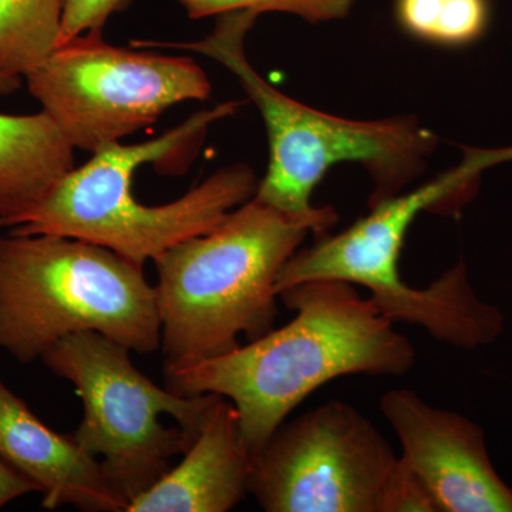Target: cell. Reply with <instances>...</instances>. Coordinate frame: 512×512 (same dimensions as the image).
Instances as JSON below:
<instances>
[{"label": "cell", "instance_id": "4fadbf2b", "mask_svg": "<svg viewBox=\"0 0 512 512\" xmlns=\"http://www.w3.org/2000/svg\"><path fill=\"white\" fill-rule=\"evenodd\" d=\"M74 168V147L45 111L0 113V228L35 208Z\"/></svg>", "mask_w": 512, "mask_h": 512}, {"label": "cell", "instance_id": "8fae6325", "mask_svg": "<svg viewBox=\"0 0 512 512\" xmlns=\"http://www.w3.org/2000/svg\"><path fill=\"white\" fill-rule=\"evenodd\" d=\"M0 460L39 488L47 510L72 505L87 512H127L128 501L114 490L99 458L37 419L2 382Z\"/></svg>", "mask_w": 512, "mask_h": 512}, {"label": "cell", "instance_id": "d6986e66", "mask_svg": "<svg viewBox=\"0 0 512 512\" xmlns=\"http://www.w3.org/2000/svg\"><path fill=\"white\" fill-rule=\"evenodd\" d=\"M30 493H39V488L29 478L0 460V508Z\"/></svg>", "mask_w": 512, "mask_h": 512}, {"label": "cell", "instance_id": "9a60e30c", "mask_svg": "<svg viewBox=\"0 0 512 512\" xmlns=\"http://www.w3.org/2000/svg\"><path fill=\"white\" fill-rule=\"evenodd\" d=\"M490 16L488 0H396L400 28L439 46L477 42L487 32Z\"/></svg>", "mask_w": 512, "mask_h": 512}, {"label": "cell", "instance_id": "ba28073f", "mask_svg": "<svg viewBox=\"0 0 512 512\" xmlns=\"http://www.w3.org/2000/svg\"><path fill=\"white\" fill-rule=\"evenodd\" d=\"M25 79L70 144L92 154L153 126L175 104L211 94L210 79L190 57L111 46L101 33L57 47Z\"/></svg>", "mask_w": 512, "mask_h": 512}, {"label": "cell", "instance_id": "ac0fdd59", "mask_svg": "<svg viewBox=\"0 0 512 512\" xmlns=\"http://www.w3.org/2000/svg\"><path fill=\"white\" fill-rule=\"evenodd\" d=\"M383 512H439L427 488L404 466L400 456L384 498Z\"/></svg>", "mask_w": 512, "mask_h": 512}, {"label": "cell", "instance_id": "277c9868", "mask_svg": "<svg viewBox=\"0 0 512 512\" xmlns=\"http://www.w3.org/2000/svg\"><path fill=\"white\" fill-rule=\"evenodd\" d=\"M241 104L231 101L198 111L147 143L100 148L92 160L64 175L35 208L10 222L9 234L83 239L141 268L185 239L205 234L229 211L254 198L258 180L251 167L221 168L183 197L157 207L134 198L133 175L141 165L160 163L190 146Z\"/></svg>", "mask_w": 512, "mask_h": 512}, {"label": "cell", "instance_id": "2e32d148", "mask_svg": "<svg viewBox=\"0 0 512 512\" xmlns=\"http://www.w3.org/2000/svg\"><path fill=\"white\" fill-rule=\"evenodd\" d=\"M183 6L188 18L220 16L235 10L262 13H289L309 23L330 22L346 18L355 0H175Z\"/></svg>", "mask_w": 512, "mask_h": 512}, {"label": "cell", "instance_id": "e0dca14e", "mask_svg": "<svg viewBox=\"0 0 512 512\" xmlns=\"http://www.w3.org/2000/svg\"><path fill=\"white\" fill-rule=\"evenodd\" d=\"M133 0H64L60 45L86 33H103L107 20Z\"/></svg>", "mask_w": 512, "mask_h": 512}, {"label": "cell", "instance_id": "7c38bea8", "mask_svg": "<svg viewBox=\"0 0 512 512\" xmlns=\"http://www.w3.org/2000/svg\"><path fill=\"white\" fill-rule=\"evenodd\" d=\"M252 460L237 409L217 394L183 461L130 501L127 512L231 511L248 493Z\"/></svg>", "mask_w": 512, "mask_h": 512}, {"label": "cell", "instance_id": "7a4b0ae2", "mask_svg": "<svg viewBox=\"0 0 512 512\" xmlns=\"http://www.w3.org/2000/svg\"><path fill=\"white\" fill-rule=\"evenodd\" d=\"M338 221L332 207L295 217L251 198L205 234L154 259L164 370L224 355L238 336L274 329L276 281L308 234Z\"/></svg>", "mask_w": 512, "mask_h": 512}, {"label": "cell", "instance_id": "30bf717a", "mask_svg": "<svg viewBox=\"0 0 512 512\" xmlns=\"http://www.w3.org/2000/svg\"><path fill=\"white\" fill-rule=\"evenodd\" d=\"M380 409L400 441L404 466L439 512H512V488L498 476L478 424L409 389L386 392Z\"/></svg>", "mask_w": 512, "mask_h": 512}, {"label": "cell", "instance_id": "9c48e42d", "mask_svg": "<svg viewBox=\"0 0 512 512\" xmlns=\"http://www.w3.org/2000/svg\"><path fill=\"white\" fill-rule=\"evenodd\" d=\"M399 456L365 414L332 400L282 423L252 460L268 512H383Z\"/></svg>", "mask_w": 512, "mask_h": 512}, {"label": "cell", "instance_id": "ffe728a7", "mask_svg": "<svg viewBox=\"0 0 512 512\" xmlns=\"http://www.w3.org/2000/svg\"><path fill=\"white\" fill-rule=\"evenodd\" d=\"M20 86H22V77L0 73V96H9L18 92Z\"/></svg>", "mask_w": 512, "mask_h": 512}, {"label": "cell", "instance_id": "8992f818", "mask_svg": "<svg viewBox=\"0 0 512 512\" xmlns=\"http://www.w3.org/2000/svg\"><path fill=\"white\" fill-rule=\"evenodd\" d=\"M79 332L138 353L160 348L156 288L143 268L83 239L0 235V349L35 362Z\"/></svg>", "mask_w": 512, "mask_h": 512}, {"label": "cell", "instance_id": "5bb4252c", "mask_svg": "<svg viewBox=\"0 0 512 512\" xmlns=\"http://www.w3.org/2000/svg\"><path fill=\"white\" fill-rule=\"evenodd\" d=\"M64 0H0V73L26 77L60 45Z\"/></svg>", "mask_w": 512, "mask_h": 512}, {"label": "cell", "instance_id": "3957f363", "mask_svg": "<svg viewBox=\"0 0 512 512\" xmlns=\"http://www.w3.org/2000/svg\"><path fill=\"white\" fill-rule=\"evenodd\" d=\"M505 161H512V147L470 148L457 167L407 194L376 202L352 227L298 249L279 274L276 292L303 282H348L365 288L393 323L420 326L454 348L487 345L497 330L498 311L478 298L463 262L423 289L404 282L399 262L404 237L420 212L456 210L476 190L483 171Z\"/></svg>", "mask_w": 512, "mask_h": 512}, {"label": "cell", "instance_id": "5b68a950", "mask_svg": "<svg viewBox=\"0 0 512 512\" xmlns=\"http://www.w3.org/2000/svg\"><path fill=\"white\" fill-rule=\"evenodd\" d=\"M258 13L235 10L218 16L210 35L197 42L143 45L190 50L221 63L237 77L258 107L269 138V165L254 198L269 207L308 217L319 208L311 198L333 165L362 164L375 190L369 205L400 194L426 167L437 137L412 117L346 120L311 109L265 82L245 55V37Z\"/></svg>", "mask_w": 512, "mask_h": 512}, {"label": "cell", "instance_id": "6da1fadb", "mask_svg": "<svg viewBox=\"0 0 512 512\" xmlns=\"http://www.w3.org/2000/svg\"><path fill=\"white\" fill-rule=\"evenodd\" d=\"M295 318L247 346L164 370L181 396L218 394L234 404L255 456L316 389L349 375L402 376L416 352L375 302L342 281H311L279 292Z\"/></svg>", "mask_w": 512, "mask_h": 512}, {"label": "cell", "instance_id": "52a82bcc", "mask_svg": "<svg viewBox=\"0 0 512 512\" xmlns=\"http://www.w3.org/2000/svg\"><path fill=\"white\" fill-rule=\"evenodd\" d=\"M43 363L76 387L84 414L74 439L128 504L153 487L200 433L217 394L181 396L140 372L130 349L97 332L55 343Z\"/></svg>", "mask_w": 512, "mask_h": 512}]
</instances>
